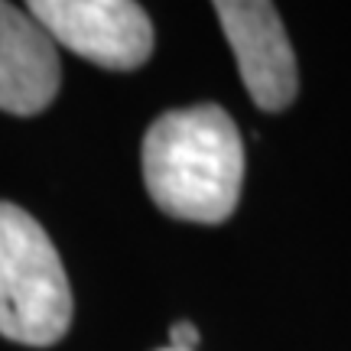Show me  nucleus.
Listing matches in <instances>:
<instances>
[{"instance_id":"obj_1","label":"nucleus","mask_w":351,"mask_h":351,"mask_svg":"<svg viewBox=\"0 0 351 351\" xmlns=\"http://www.w3.org/2000/svg\"><path fill=\"white\" fill-rule=\"evenodd\" d=\"M143 182L153 202L179 221L221 225L244 179V143L218 104L160 114L143 137Z\"/></svg>"},{"instance_id":"obj_2","label":"nucleus","mask_w":351,"mask_h":351,"mask_svg":"<svg viewBox=\"0 0 351 351\" xmlns=\"http://www.w3.org/2000/svg\"><path fill=\"white\" fill-rule=\"evenodd\" d=\"M69 276L33 215L0 202V335L46 348L69 332Z\"/></svg>"},{"instance_id":"obj_3","label":"nucleus","mask_w":351,"mask_h":351,"mask_svg":"<svg viewBox=\"0 0 351 351\" xmlns=\"http://www.w3.org/2000/svg\"><path fill=\"white\" fill-rule=\"evenodd\" d=\"M26 13L52 43L101 69L130 72L153 52L150 16L130 0H33Z\"/></svg>"},{"instance_id":"obj_4","label":"nucleus","mask_w":351,"mask_h":351,"mask_svg":"<svg viewBox=\"0 0 351 351\" xmlns=\"http://www.w3.org/2000/svg\"><path fill=\"white\" fill-rule=\"evenodd\" d=\"M215 13L254 104L261 111H283L296 98L300 72L276 7L263 0H218Z\"/></svg>"},{"instance_id":"obj_5","label":"nucleus","mask_w":351,"mask_h":351,"mask_svg":"<svg viewBox=\"0 0 351 351\" xmlns=\"http://www.w3.org/2000/svg\"><path fill=\"white\" fill-rule=\"evenodd\" d=\"M62 69L56 43L13 3H0V111L29 117L59 91Z\"/></svg>"},{"instance_id":"obj_6","label":"nucleus","mask_w":351,"mask_h":351,"mask_svg":"<svg viewBox=\"0 0 351 351\" xmlns=\"http://www.w3.org/2000/svg\"><path fill=\"white\" fill-rule=\"evenodd\" d=\"M199 328L192 326V322H176L169 328V348H179V351H195L199 348Z\"/></svg>"},{"instance_id":"obj_7","label":"nucleus","mask_w":351,"mask_h":351,"mask_svg":"<svg viewBox=\"0 0 351 351\" xmlns=\"http://www.w3.org/2000/svg\"><path fill=\"white\" fill-rule=\"evenodd\" d=\"M163 351H179V348H163Z\"/></svg>"}]
</instances>
